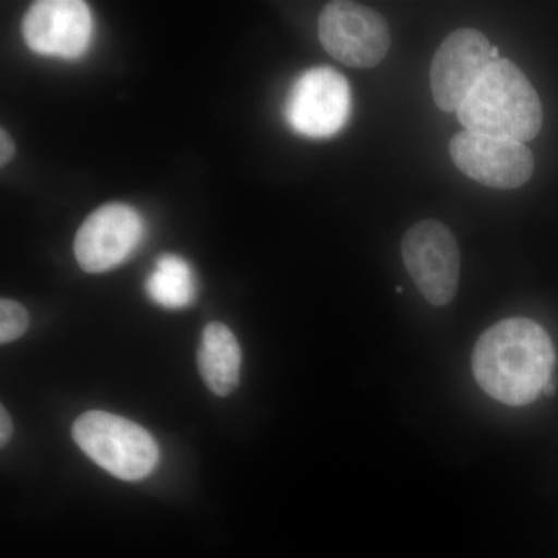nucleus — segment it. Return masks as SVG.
I'll use <instances>...</instances> for the list:
<instances>
[{
    "label": "nucleus",
    "instance_id": "nucleus-1",
    "mask_svg": "<svg viewBox=\"0 0 558 558\" xmlns=\"http://www.w3.org/2000/svg\"><path fill=\"white\" fill-rule=\"evenodd\" d=\"M556 365L548 332L527 318H508L480 337L472 368L490 398L510 407L527 405L545 391Z\"/></svg>",
    "mask_w": 558,
    "mask_h": 558
},
{
    "label": "nucleus",
    "instance_id": "nucleus-2",
    "mask_svg": "<svg viewBox=\"0 0 558 558\" xmlns=\"http://www.w3.org/2000/svg\"><path fill=\"white\" fill-rule=\"evenodd\" d=\"M465 131L526 143L542 131L543 108L537 90L509 60L488 65L458 109Z\"/></svg>",
    "mask_w": 558,
    "mask_h": 558
},
{
    "label": "nucleus",
    "instance_id": "nucleus-3",
    "mask_svg": "<svg viewBox=\"0 0 558 558\" xmlns=\"http://www.w3.org/2000/svg\"><path fill=\"white\" fill-rule=\"evenodd\" d=\"M72 436L95 464L119 480L146 478L159 462V446L148 429L117 414L87 411L76 418Z\"/></svg>",
    "mask_w": 558,
    "mask_h": 558
},
{
    "label": "nucleus",
    "instance_id": "nucleus-4",
    "mask_svg": "<svg viewBox=\"0 0 558 558\" xmlns=\"http://www.w3.org/2000/svg\"><path fill=\"white\" fill-rule=\"evenodd\" d=\"M318 38L333 60L354 69L376 68L391 47L379 11L355 2H330L319 14Z\"/></svg>",
    "mask_w": 558,
    "mask_h": 558
},
{
    "label": "nucleus",
    "instance_id": "nucleus-5",
    "mask_svg": "<svg viewBox=\"0 0 558 558\" xmlns=\"http://www.w3.org/2000/svg\"><path fill=\"white\" fill-rule=\"evenodd\" d=\"M402 259L418 292L433 306L457 296L461 255L449 227L435 219L414 223L402 240Z\"/></svg>",
    "mask_w": 558,
    "mask_h": 558
},
{
    "label": "nucleus",
    "instance_id": "nucleus-6",
    "mask_svg": "<svg viewBox=\"0 0 558 558\" xmlns=\"http://www.w3.org/2000/svg\"><path fill=\"white\" fill-rule=\"evenodd\" d=\"M351 112L347 78L332 68L307 70L293 84L286 102V117L293 131L311 138L337 134Z\"/></svg>",
    "mask_w": 558,
    "mask_h": 558
},
{
    "label": "nucleus",
    "instance_id": "nucleus-7",
    "mask_svg": "<svg viewBox=\"0 0 558 558\" xmlns=\"http://www.w3.org/2000/svg\"><path fill=\"white\" fill-rule=\"evenodd\" d=\"M450 156L459 171L488 189H520L534 172L531 150L512 138L462 131L451 138Z\"/></svg>",
    "mask_w": 558,
    "mask_h": 558
},
{
    "label": "nucleus",
    "instance_id": "nucleus-8",
    "mask_svg": "<svg viewBox=\"0 0 558 558\" xmlns=\"http://www.w3.org/2000/svg\"><path fill=\"white\" fill-rule=\"evenodd\" d=\"M492 44L473 28L451 33L440 44L429 69L433 100L444 112L461 108L470 92L494 62Z\"/></svg>",
    "mask_w": 558,
    "mask_h": 558
},
{
    "label": "nucleus",
    "instance_id": "nucleus-9",
    "mask_svg": "<svg viewBox=\"0 0 558 558\" xmlns=\"http://www.w3.org/2000/svg\"><path fill=\"white\" fill-rule=\"evenodd\" d=\"M143 234L142 216L130 205H102L80 227L73 244L75 258L87 274L116 269L138 247Z\"/></svg>",
    "mask_w": 558,
    "mask_h": 558
},
{
    "label": "nucleus",
    "instance_id": "nucleus-10",
    "mask_svg": "<svg viewBox=\"0 0 558 558\" xmlns=\"http://www.w3.org/2000/svg\"><path fill=\"white\" fill-rule=\"evenodd\" d=\"M21 31L35 53L75 60L89 49L94 20L81 0H39L25 13Z\"/></svg>",
    "mask_w": 558,
    "mask_h": 558
},
{
    "label": "nucleus",
    "instance_id": "nucleus-11",
    "mask_svg": "<svg viewBox=\"0 0 558 558\" xmlns=\"http://www.w3.org/2000/svg\"><path fill=\"white\" fill-rule=\"evenodd\" d=\"M197 363L202 379L219 398L236 389L241 379L242 351L240 341L222 323H209L202 332Z\"/></svg>",
    "mask_w": 558,
    "mask_h": 558
},
{
    "label": "nucleus",
    "instance_id": "nucleus-12",
    "mask_svg": "<svg viewBox=\"0 0 558 558\" xmlns=\"http://www.w3.org/2000/svg\"><path fill=\"white\" fill-rule=\"evenodd\" d=\"M145 289L149 299L165 310H183L196 300V277L185 259L163 255L146 279Z\"/></svg>",
    "mask_w": 558,
    "mask_h": 558
},
{
    "label": "nucleus",
    "instance_id": "nucleus-13",
    "mask_svg": "<svg viewBox=\"0 0 558 558\" xmlns=\"http://www.w3.org/2000/svg\"><path fill=\"white\" fill-rule=\"evenodd\" d=\"M31 318L22 304L13 300L0 301V343L7 344L27 332Z\"/></svg>",
    "mask_w": 558,
    "mask_h": 558
},
{
    "label": "nucleus",
    "instance_id": "nucleus-14",
    "mask_svg": "<svg viewBox=\"0 0 558 558\" xmlns=\"http://www.w3.org/2000/svg\"><path fill=\"white\" fill-rule=\"evenodd\" d=\"M14 149H16V146H14L13 138H11L9 132L0 130V165L2 167H5L13 159Z\"/></svg>",
    "mask_w": 558,
    "mask_h": 558
},
{
    "label": "nucleus",
    "instance_id": "nucleus-15",
    "mask_svg": "<svg viewBox=\"0 0 558 558\" xmlns=\"http://www.w3.org/2000/svg\"><path fill=\"white\" fill-rule=\"evenodd\" d=\"M11 435H13V422H11L9 411L2 405L0 407V444L2 447L7 446Z\"/></svg>",
    "mask_w": 558,
    "mask_h": 558
}]
</instances>
